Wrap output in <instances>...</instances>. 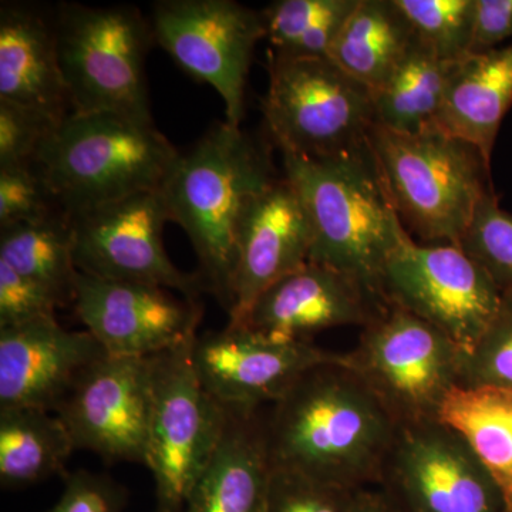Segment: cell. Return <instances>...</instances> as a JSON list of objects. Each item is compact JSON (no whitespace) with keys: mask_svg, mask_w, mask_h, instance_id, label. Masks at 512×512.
Listing matches in <instances>:
<instances>
[{"mask_svg":"<svg viewBox=\"0 0 512 512\" xmlns=\"http://www.w3.org/2000/svg\"><path fill=\"white\" fill-rule=\"evenodd\" d=\"M265 420L272 467L346 488L379 487L399 424L343 363L303 373Z\"/></svg>","mask_w":512,"mask_h":512,"instance_id":"6da1fadb","label":"cell"},{"mask_svg":"<svg viewBox=\"0 0 512 512\" xmlns=\"http://www.w3.org/2000/svg\"><path fill=\"white\" fill-rule=\"evenodd\" d=\"M275 180L265 147L224 120L180 153L161 185L171 221L187 232L198 256L205 291L227 313L242 218L256 195Z\"/></svg>","mask_w":512,"mask_h":512,"instance_id":"7a4b0ae2","label":"cell"},{"mask_svg":"<svg viewBox=\"0 0 512 512\" xmlns=\"http://www.w3.org/2000/svg\"><path fill=\"white\" fill-rule=\"evenodd\" d=\"M282 156L285 177L298 191L311 221L309 262L350 276L386 301L384 269L409 232L394 208L369 141L336 156Z\"/></svg>","mask_w":512,"mask_h":512,"instance_id":"3957f363","label":"cell"},{"mask_svg":"<svg viewBox=\"0 0 512 512\" xmlns=\"http://www.w3.org/2000/svg\"><path fill=\"white\" fill-rule=\"evenodd\" d=\"M180 153L153 120L70 113L53 130L35 168L67 217L160 190Z\"/></svg>","mask_w":512,"mask_h":512,"instance_id":"277c9868","label":"cell"},{"mask_svg":"<svg viewBox=\"0 0 512 512\" xmlns=\"http://www.w3.org/2000/svg\"><path fill=\"white\" fill-rule=\"evenodd\" d=\"M369 144L404 228L426 244H460L494 192L483 154L437 127L399 134L375 124Z\"/></svg>","mask_w":512,"mask_h":512,"instance_id":"5b68a950","label":"cell"},{"mask_svg":"<svg viewBox=\"0 0 512 512\" xmlns=\"http://www.w3.org/2000/svg\"><path fill=\"white\" fill-rule=\"evenodd\" d=\"M53 22L72 113H117L153 120L146 57L154 33L140 10L64 2Z\"/></svg>","mask_w":512,"mask_h":512,"instance_id":"8992f818","label":"cell"},{"mask_svg":"<svg viewBox=\"0 0 512 512\" xmlns=\"http://www.w3.org/2000/svg\"><path fill=\"white\" fill-rule=\"evenodd\" d=\"M345 355L346 366L399 426L436 420L448 394L463 386L466 353L441 330L392 303Z\"/></svg>","mask_w":512,"mask_h":512,"instance_id":"52a82bcc","label":"cell"},{"mask_svg":"<svg viewBox=\"0 0 512 512\" xmlns=\"http://www.w3.org/2000/svg\"><path fill=\"white\" fill-rule=\"evenodd\" d=\"M282 154L322 158L355 150L376 124L372 92L328 57L295 59L271 52L262 101Z\"/></svg>","mask_w":512,"mask_h":512,"instance_id":"ba28073f","label":"cell"},{"mask_svg":"<svg viewBox=\"0 0 512 512\" xmlns=\"http://www.w3.org/2000/svg\"><path fill=\"white\" fill-rule=\"evenodd\" d=\"M194 339L150 357L153 402L146 467L156 483L157 510L183 512L227 424V409L195 372Z\"/></svg>","mask_w":512,"mask_h":512,"instance_id":"9c48e42d","label":"cell"},{"mask_svg":"<svg viewBox=\"0 0 512 512\" xmlns=\"http://www.w3.org/2000/svg\"><path fill=\"white\" fill-rule=\"evenodd\" d=\"M387 303L419 316L466 353L493 322L504 293L457 245L403 239L383 275Z\"/></svg>","mask_w":512,"mask_h":512,"instance_id":"30bf717a","label":"cell"},{"mask_svg":"<svg viewBox=\"0 0 512 512\" xmlns=\"http://www.w3.org/2000/svg\"><path fill=\"white\" fill-rule=\"evenodd\" d=\"M151 28L184 72L217 90L225 121L241 127L252 55L266 37L262 12L234 0H161Z\"/></svg>","mask_w":512,"mask_h":512,"instance_id":"8fae6325","label":"cell"},{"mask_svg":"<svg viewBox=\"0 0 512 512\" xmlns=\"http://www.w3.org/2000/svg\"><path fill=\"white\" fill-rule=\"evenodd\" d=\"M379 487L400 512H507L466 440L439 419L400 424Z\"/></svg>","mask_w":512,"mask_h":512,"instance_id":"7c38bea8","label":"cell"},{"mask_svg":"<svg viewBox=\"0 0 512 512\" xmlns=\"http://www.w3.org/2000/svg\"><path fill=\"white\" fill-rule=\"evenodd\" d=\"M74 262L82 274L160 286L197 299L200 275L185 274L168 258L163 229L171 221L160 190L140 192L69 217Z\"/></svg>","mask_w":512,"mask_h":512,"instance_id":"4fadbf2b","label":"cell"},{"mask_svg":"<svg viewBox=\"0 0 512 512\" xmlns=\"http://www.w3.org/2000/svg\"><path fill=\"white\" fill-rule=\"evenodd\" d=\"M150 357L106 355L90 366L56 410L74 450L107 463L147 466L150 439Z\"/></svg>","mask_w":512,"mask_h":512,"instance_id":"5bb4252c","label":"cell"},{"mask_svg":"<svg viewBox=\"0 0 512 512\" xmlns=\"http://www.w3.org/2000/svg\"><path fill=\"white\" fill-rule=\"evenodd\" d=\"M191 353L205 390L224 409L245 412L278 402L312 367L345 362V353L312 342H274L237 323L198 333Z\"/></svg>","mask_w":512,"mask_h":512,"instance_id":"9a60e30c","label":"cell"},{"mask_svg":"<svg viewBox=\"0 0 512 512\" xmlns=\"http://www.w3.org/2000/svg\"><path fill=\"white\" fill-rule=\"evenodd\" d=\"M74 311L107 355L147 359L198 335L195 299L160 286L109 281L79 272Z\"/></svg>","mask_w":512,"mask_h":512,"instance_id":"2e32d148","label":"cell"},{"mask_svg":"<svg viewBox=\"0 0 512 512\" xmlns=\"http://www.w3.org/2000/svg\"><path fill=\"white\" fill-rule=\"evenodd\" d=\"M387 306L350 276L308 262L262 292L237 325L278 343L312 342L323 330L363 329Z\"/></svg>","mask_w":512,"mask_h":512,"instance_id":"e0dca14e","label":"cell"},{"mask_svg":"<svg viewBox=\"0 0 512 512\" xmlns=\"http://www.w3.org/2000/svg\"><path fill=\"white\" fill-rule=\"evenodd\" d=\"M312 227L288 178L269 184L249 204L237 241L229 323H238L269 286L311 258Z\"/></svg>","mask_w":512,"mask_h":512,"instance_id":"ac0fdd59","label":"cell"},{"mask_svg":"<svg viewBox=\"0 0 512 512\" xmlns=\"http://www.w3.org/2000/svg\"><path fill=\"white\" fill-rule=\"evenodd\" d=\"M106 355L87 330H66L57 319L0 330V409L56 413L83 373Z\"/></svg>","mask_w":512,"mask_h":512,"instance_id":"d6986e66","label":"cell"},{"mask_svg":"<svg viewBox=\"0 0 512 512\" xmlns=\"http://www.w3.org/2000/svg\"><path fill=\"white\" fill-rule=\"evenodd\" d=\"M0 101L35 110L56 123L72 113L55 22L33 6L8 2L0 8Z\"/></svg>","mask_w":512,"mask_h":512,"instance_id":"ffe728a7","label":"cell"},{"mask_svg":"<svg viewBox=\"0 0 512 512\" xmlns=\"http://www.w3.org/2000/svg\"><path fill=\"white\" fill-rule=\"evenodd\" d=\"M220 444L183 512H268L272 464L259 410H227Z\"/></svg>","mask_w":512,"mask_h":512,"instance_id":"44dd1931","label":"cell"},{"mask_svg":"<svg viewBox=\"0 0 512 512\" xmlns=\"http://www.w3.org/2000/svg\"><path fill=\"white\" fill-rule=\"evenodd\" d=\"M512 104V43L470 53L453 64L436 127L477 148L491 165L498 131Z\"/></svg>","mask_w":512,"mask_h":512,"instance_id":"7402d4cb","label":"cell"},{"mask_svg":"<svg viewBox=\"0 0 512 512\" xmlns=\"http://www.w3.org/2000/svg\"><path fill=\"white\" fill-rule=\"evenodd\" d=\"M416 42L396 0H359L328 59L373 92L389 80Z\"/></svg>","mask_w":512,"mask_h":512,"instance_id":"603a6c76","label":"cell"},{"mask_svg":"<svg viewBox=\"0 0 512 512\" xmlns=\"http://www.w3.org/2000/svg\"><path fill=\"white\" fill-rule=\"evenodd\" d=\"M437 419L466 440L500 488L507 512H512V390L457 387Z\"/></svg>","mask_w":512,"mask_h":512,"instance_id":"cb8c5ba5","label":"cell"},{"mask_svg":"<svg viewBox=\"0 0 512 512\" xmlns=\"http://www.w3.org/2000/svg\"><path fill=\"white\" fill-rule=\"evenodd\" d=\"M72 437L60 417L30 407L0 409V484L29 487L64 473L74 453Z\"/></svg>","mask_w":512,"mask_h":512,"instance_id":"d4e9b609","label":"cell"},{"mask_svg":"<svg viewBox=\"0 0 512 512\" xmlns=\"http://www.w3.org/2000/svg\"><path fill=\"white\" fill-rule=\"evenodd\" d=\"M454 63L444 62L417 39L389 80L372 92L377 126L399 134L436 127Z\"/></svg>","mask_w":512,"mask_h":512,"instance_id":"484cf974","label":"cell"},{"mask_svg":"<svg viewBox=\"0 0 512 512\" xmlns=\"http://www.w3.org/2000/svg\"><path fill=\"white\" fill-rule=\"evenodd\" d=\"M0 259L43 286L63 306L73 305L77 269L73 231L63 212L47 220L0 228Z\"/></svg>","mask_w":512,"mask_h":512,"instance_id":"4316f807","label":"cell"},{"mask_svg":"<svg viewBox=\"0 0 512 512\" xmlns=\"http://www.w3.org/2000/svg\"><path fill=\"white\" fill-rule=\"evenodd\" d=\"M359 0H278L264 16L272 52L295 59H325Z\"/></svg>","mask_w":512,"mask_h":512,"instance_id":"83f0119b","label":"cell"},{"mask_svg":"<svg viewBox=\"0 0 512 512\" xmlns=\"http://www.w3.org/2000/svg\"><path fill=\"white\" fill-rule=\"evenodd\" d=\"M417 39L444 62L471 53L477 0H396Z\"/></svg>","mask_w":512,"mask_h":512,"instance_id":"f1b7e54d","label":"cell"},{"mask_svg":"<svg viewBox=\"0 0 512 512\" xmlns=\"http://www.w3.org/2000/svg\"><path fill=\"white\" fill-rule=\"evenodd\" d=\"M490 275L501 292H512V212L491 192L477 207L457 245Z\"/></svg>","mask_w":512,"mask_h":512,"instance_id":"f546056e","label":"cell"},{"mask_svg":"<svg viewBox=\"0 0 512 512\" xmlns=\"http://www.w3.org/2000/svg\"><path fill=\"white\" fill-rule=\"evenodd\" d=\"M512 390V292H504L497 315L464 363L463 387Z\"/></svg>","mask_w":512,"mask_h":512,"instance_id":"4dcf8cb0","label":"cell"},{"mask_svg":"<svg viewBox=\"0 0 512 512\" xmlns=\"http://www.w3.org/2000/svg\"><path fill=\"white\" fill-rule=\"evenodd\" d=\"M356 491L272 467L268 512H352Z\"/></svg>","mask_w":512,"mask_h":512,"instance_id":"1f68e13d","label":"cell"},{"mask_svg":"<svg viewBox=\"0 0 512 512\" xmlns=\"http://www.w3.org/2000/svg\"><path fill=\"white\" fill-rule=\"evenodd\" d=\"M60 212L35 165L0 168V228L47 220Z\"/></svg>","mask_w":512,"mask_h":512,"instance_id":"d6a6232c","label":"cell"},{"mask_svg":"<svg viewBox=\"0 0 512 512\" xmlns=\"http://www.w3.org/2000/svg\"><path fill=\"white\" fill-rule=\"evenodd\" d=\"M59 124L35 110L0 101V168L35 165L43 144Z\"/></svg>","mask_w":512,"mask_h":512,"instance_id":"836d02e7","label":"cell"},{"mask_svg":"<svg viewBox=\"0 0 512 512\" xmlns=\"http://www.w3.org/2000/svg\"><path fill=\"white\" fill-rule=\"evenodd\" d=\"M56 299L0 259V330L56 319Z\"/></svg>","mask_w":512,"mask_h":512,"instance_id":"e575fe53","label":"cell"},{"mask_svg":"<svg viewBox=\"0 0 512 512\" xmlns=\"http://www.w3.org/2000/svg\"><path fill=\"white\" fill-rule=\"evenodd\" d=\"M127 493L104 474L79 470L64 476V490L49 512H123Z\"/></svg>","mask_w":512,"mask_h":512,"instance_id":"d590c367","label":"cell"},{"mask_svg":"<svg viewBox=\"0 0 512 512\" xmlns=\"http://www.w3.org/2000/svg\"><path fill=\"white\" fill-rule=\"evenodd\" d=\"M512 37V0H477L471 53L501 47Z\"/></svg>","mask_w":512,"mask_h":512,"instance_id":"8d00e7d4","label":"cell"},{"mask_svg":"<svg viewBox=\"0 0 512 512\" xmlns=\"http://www.w3.org/2000/svg\"><path fill=\"white\" fill-rule=\"evenodd\" d=\"M352 512H400L380 487L360 488L355 493Z\"/></svg>","mask_w":512,"mask_h":512,"instance_id":"74e56055","label":"cell"},{"mask_svg":"<svg viewBox=\"0 0 512 512\" xmlns=\"http://www.w3.org/2000/svg\"><path fill=\"white\" fill-rule=\"evenodd\" d=\"M156 512H170V511L156 510Z\"/></svg>","mask_w":512,"mask_h":512,"instance_id":"f35d334b","label":"cell"}]
</instances>
